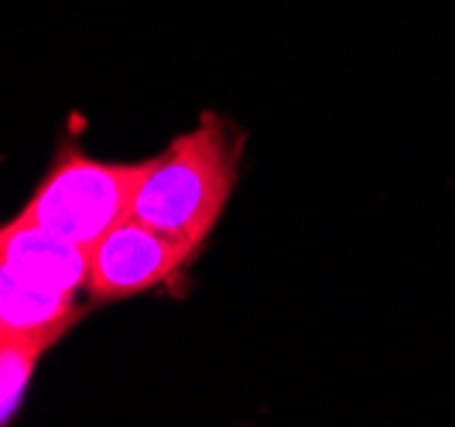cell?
I'll return each instance as SVG.
<instances>
[{
    "mask_svg": "<svg viewBox=\"0 0 455 427\" xmlns=\"http://www.w3.org/2000/svg\"><path fill=\"white\" fill-rule=\"evenodd\" d=\"M72 325H55L42 332H0V424L21 404L24 386L31 380L38 360L66 336Z\"/></svg>",
    "mask_w": 455,
    "mask_h": 427,
    "instance_id": "obj_6",
    "label": "cell"
},
{
    "mask_svg": "<svg viewBox=\"0 0 455 427\" xmlns=\"http://www.w3.org/2000/svg\"><path fill=\"white\" fill-rule=\"evenodd\" d=\"M236 168L240 137H233L227 120L203 116L199 127L175 137L164 154L151 158L131 216L199 249L227 209Z\"/></svg>",
    "mask_w": 455,
    "mask_h": 427,
    "instance_id": "obj_1",
    "label": "cell"
},
{
    "mask_svg": "<svg viewBox=\"0 0 455 427\" xmlns=\"http://www.w3.org/2000/svg\"><path fill=\"white\" fill-rule=\"evenodd\" d=\"M0 260L28 273L31 281L66 294L83 291L90 277V247H79L45 225L21 219L0 225Z\"/></svg>",
    "mask_w": 455,
    "mask_h": 427,
    "instance_id": "obj_4",
    "label": "cell"
},
{
    "mask_svg": "<svg viewBox=\"0 0 455 427\" xmlns=\"http://www.w3.org/2000/svg\"><path fill=\"white\" fill-rule=\"evenodd\" d=\"M148 168L151 158L131 164L96 161L66 144L14 219L45 225L79 247H92L103 233L131 216L134 192Z\"/></svg>",
    "mask_w": 455,
    "mask_h": 427,
    "instance_id": "obj_2",
    "label": "cell"
},
{
    "mask_svg": "<svg viewBox=\"0 0 455 427\" xmlns=\"http://www.w3.org/2000/svg\"><path fill=\"white\" fill-rule=\"evenodd\" d=\"M83 318L76 294L55 291L0 260V332H42Z\"/></svg>",
    "mask_w": 455,
    "mask_h": 427,
    "instance_id": "obj_5",
    "label": "cell"
},
{
    "mask_svg": "<svg viewBox=\"0 0 455 427\" xmlns=\"http://www.w3.org/2000/svg\"><path fill=\"white\" fill-rule=\"evenodd\" d=\"M188 257H196V247L127 216L90 247L86 291L92 301L134 297L164 284Z\"/></svg>",
    "mask_w": 455,
    "mask_h": 427,
    "instance_id": "obj_3",
    "label": "cell"
}]
</instances>
